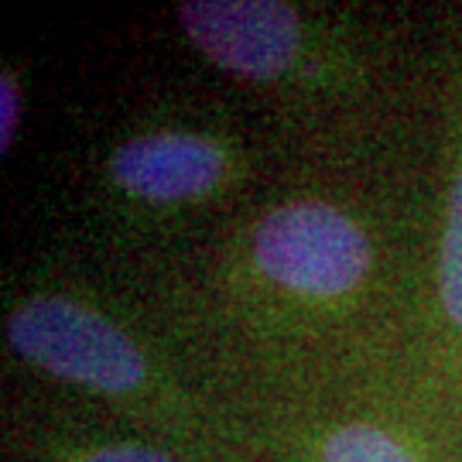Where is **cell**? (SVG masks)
<instances>
[{"label":"cell","mask_w":462,"mask_h":462,"mask_svg":"<svg viewBox=\"0 0 462 462\" xmlns=\"http://www.w3.org/2000/svg\"><path fill=\"white\" fill-rule=\"evenodd\" d=\"M11 343L21 356L55 377L99 391H131L144 377V360L103 315L66 298H34L11 315Z\"/></svg>","instance_id":"1"},{"label":"cell","mask_w":462,"mask_h":462,"mask_svg":"<svg viewBox=\"0 0 462 462\" xmlns=\"http://www.w3.org/2000/svg\"><path fill=\"white\" fill-rule=\"evenodd\" d=\"M254 250L264 274L305 295H343L370 267L360 226L326 202H291L264 216Z\"/></svg>","instance_id":"2"},{"label":"cell","mask_w":462,"mask_h":462,"mask_svg":"<svg viewBox=\"0 0 462 462\" xmlns=\"http://www.w3.org/2000/svg\"><path fill=\"white\" fill-rule=\"evenodd\" d=\"M179 17L216 66L257 79L288 69L301 38L298 14L274 0H189Z\"/></svg>","instance_id":"3"},{"label":"cell","mask_w":462,"mask_h":462,"mask_svg":"<svg viewBox=\"0 0 462 462\" xmlns=\"http://www.w3.org/2000/svg\"><path fill=\"white\" fill-rule=\"evenodd\" d=\"M114 175L134 196L175 202L213 189L223 175V151L196 134H144L114 154Z\"/></svg>","instance_id":"4"},{"label":"cell","mask_w":462,"mask_h":462,"mask_svg":"<svg viewBox=\"0 0 462 462\" xmlns=\"http://www.w3.org/2000/svg\"><path fill=\"white\" fill-rule=\"evenodd\" d=\"M322 462H411V456L397 442H391L383 431L349 425L329 439Z\"/></svg>","instance_id":"5"},{"label":"cell","mask_w":462,"mask_h":462,"mask_svg":"<svg viewBox=\"0 0 462 462\" xmlns=\"http://www.w3.org/2000/svg\"><path fill=\"white\" fill-rule=\"evenodd\" d=\"M442 301L446 312L462 326V175L452 185L446 219V244H442Z\"/></svg>","instance_id":"6"},{"label":"cell","mask_w":462,"mask_h":462,"mask_svg":"<svg viewBox=\"0 0 462 462\" xmlns=\"http://www.w3.org/2000/svg\"><path fill=\"white\" fill-rule=\"evenodd\" d=\"M17 127V86L11 76L0 79V144L11 148V137Z\"/></svg>","instance_id":"7"},{"label":"cell","mask_w":462,"mask_h":462,"mask_svg":"<svg viewBox=\"0 0 462 462\" xmlns=\"http://www.w3.org/2000/svg\"><path fill=\"white\" fill-rule=\"evenodd\" d=\"M86 462H171V459H165L162 452H151V448L114 446V448H103V452H93Z\"/></svg>","instance_id":"8"}]
</instances>
